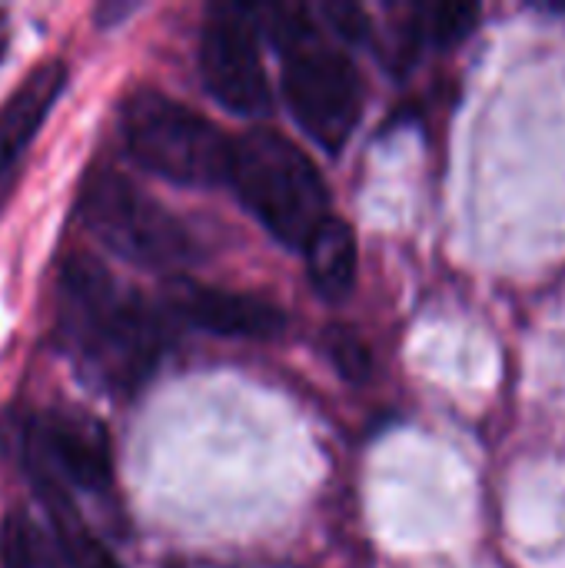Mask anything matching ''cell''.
Segmentation results:
<instances>
[{"label":"cell","mask_w":565,"mask_h":568,"mask_svg":"<svg viewBox=\"0 0 565 568\" xmlns=\"http://www.w3.org/2000/svg\"><path fill=\"white\" fill-rule=\"evenodd\" d=\"M60 339L80 376L100 389L133 393L163 353L160 316L90 256H70L60 276Z\"/></svg>","instance_id":"obj_1"},{"label":"cell","mask_w":565,"mask_h":568,"mask_svg":"<svg viewBox=\"0 0 565 568\" xmlns=\"http://www.w3.org/2000/svg\"><path fill=\"white\" fill-rule=\"evenodd\" d=\"M226 180L243 206L286 246H306L330 216V190L316 163L276 130H250L233 143Z\"/></svg>","instance_id":"obj_2"},{"label":"cell","mask_w":565,"mask_h":568,"mask_svg":"<svg viewBox=\"0 0 565 568\" xmlns=\"http://www.w3.org/2000/svg\"><path fill=\"white\" fill-rule=\"evenodd\" d=\"M123 140L130 156L180 186H213L230 173L233 143L203 113L160 90H137L123 103Z\"/></svg>","instance_id":"obj_3"},{"label":"cell","mask_w":565,"mask_h":568,"mask_svg":"<svg viewBox=\"0 0 565 568\" xmlns=\"http://www.w3.org/2000/svg\"><path fill=\"white\" fill-rule=\"evenodd\" d=\"M80 216L87 230L127 263L163 270L193 256V240L183 223L117 170L100 166L83 180Z\"/></svg>","instance_id":"obj_4"},{"label":"cell","mask_w":565,"mask_h":568,"mask_svg":"<svg viewBox=\"0 0 565 568\" xmlns=\"http://www.w3.org/2000/svg\"><path fill=\"white\" fill-rule=\"evenodd\" d=\"M283 97L303 133L330 153H340L363 116V80L350 57L316 40L286 53Z\"/></svg>","instance_id":"obj_5"},{"label":"cell","mask_w":565,"mask_h":568,"mask_svg":"<svg viewBox=\"0 0 565 568\" xmlns=\"http://www.w3.org/2000/svg\"><path fill=\"white\" fill-rule=\"evenodd\" d=\"M200 73L210 97L230 113H270L273 93L260 57L253 10L240 3H223L210 10L200 43Z\"/></svg>","instance_id":"obj_6"},{"label":"cell","mask_w":565,"mask_h":568,"mask_svg":"<svg viewBox=\"0 0 565 568\" xmlns=\"http://www.w3.org/2000/svg\"><path fill=\"white\" fill-rule=\"evenodd\" d=\"M23 459L30 476H50L63 489H103L110 483V436L87 409H47L23 426Z\"/></svg>","instance_id":"obj_7"},{"label":"cell","mask_w":565,"mask_h":568,"mask_svg":"<svg viewBox=\"0 0 565 568\" xmlns=\"http://www.w3.org/2000/svg\"><path fill=\"white\" fill-rule=\"evenodd\" d=\"M163 306L180 323H190L203 333L233 336V339H266L283 333L286 316L280 306L220 286H206L186 276H176L163 286Z\"/></svg>","instance_id":"obj_8"},{"label":"cell","mask_w":565,"mask_h":568,"mask_svg":"<svg viewBox=\"0 0 565 568\" xmlns=\"http://www.w3.org/2000/svg\"><path fill=\"white\" fill-rule=\"evenodd\" d=\"M63 87H67V63L43 60L7 97V103L0 106V176H7L20 163L23 150L43 126Z\"/></svg>","instance_id":"obj_9"},{"label":"cell","mask_w":565,"mask_h":568,"mask_svg":"<svg viewBox=\"0 0 565 568\" xmlns=\"http://www.w3.org/2000/svg\"><path fill=\"white\" fill-rule=\"evenodd\" d=\"M303 253H306L310 280H313L320 296L343 300L353 290V283H356V236L343 220L326 216L310 233Z\"/></svg>","instance_id":"obj_10"},{"label":"cell","mask_w":565,"mask_h":568,"mask_svg":"<svg viewBox=\"0 0 565 568\" xmlns=\"http://www.w3.org/2000/svg\"><path fill=\"white\" fill-rule=\"evenodd\" d=\"M37 483V493L47 506V516L53 523V532H57V549L63 556V562L70 568H120L113 562V556L103 549V542L83 526L80 513L73 509L67 489L50 479V476H33Z\"/></svg>","instance_id":"obj_11"},{"label":"cell","mask_w":565,"mask_h":568,"mask_svg":"<svg viewBox=\"0 0 565 568\" xmlns=\"http://www.w3.org/2000/svg\"><path fill=\"white\" fill-rule=\"evenodd\" d=\"M57 546L50 542L47 529L27 513L10 509L0 526V562L3 568H53Z\"/></svg>","instance_id":"obj_12"},{"label":"cell","mask_w":565,"mask_h":568,"mask_svg":"<svg viewBox=\"0 0 565 568\" xmlns=\"http://www.w3.org/2000/svg\"><path fill=\"white\" fill-rule=\"evenodd\" d=\"M480 13H483L480 3H430V7H420L416 27H420L423 40L446 50V47L463 43L476 30Z\"/></svg>","instance_id":"obj_13"},{"label":"cell","mask_w":565,"mask_h":568,"mask_svg":"<svg viewBox=\"0 0 565 568\" xmlns=\"http://www.w3.org/2000/svg\"><path fill=\"white\" fill-rule=\"evenodd\" d=\"M326 349H330V359L336 363V369H340L346 379L360 383V379L370 376L373 356H370L366 343H363L356 333H350V329H330V333H326Z\"/></svg>","instance_id":"obj_14"},{"label":"cell","mask_w":565,"mask_h":568,"mask_svg":"<svg viewBox=\"0 0 565 568\" xmlns=\"http://www.w3.org/2000/svg\"><path fill=\"white\" fill-rule=\"evenodd\" d=\"M323 13H326L330 27H333L343 40H350V43H360V40L370 33L366 13H363L356 3H326Z\"/></svg>","instance_id":"obj_15"},{"label":"cell","mask_w":565,"mask_h":568,"mask_svg":"<svg viewBox=\"0 0 565 568\" xmlns=\"http://www.w3.org/2000/svg\"><path fill=\"white\" fill-rule=\"evenodd\" d=\"M3 53H7V20L0 17V60H3Z\"/></svg>","instance_id":"obj_16"}]
</instances>
